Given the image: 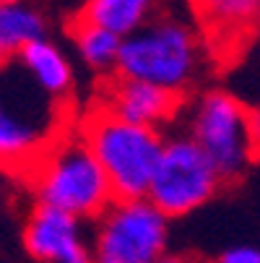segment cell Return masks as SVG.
Segmentation results:
<instances>
[{"label":"cell","instance_id":"cell-2","mask_svg":"<svg viewBox=\"0 0 260 263\" xmlns=\"http://www.w3.org/2000/svg\"><path fill=\"white\" fill-rule=\"evenodd\" d=\"M208 58L198 26L174 11H164L123 40L115 76L151 84L185 99L203 76Z\"/></svg>","mask_w":260,"mask_h":263},{"label":"cell","instance_id":"cell-1","mask_svg":"<svg viewBox=\"0 0 260 263\" xmlns=\"http://www.w3.org/2000/svg\"><path fill=\"white\" fill-rule=\"evenodd\" d=\"M70 123V102L45 94L18 60L0 63V170L29 175Z\"/></svg>","mask_w":260,"mask_h":263},{"label":"cell","instance_id":"cell-4","mask_svg":"<svg viewBox=\"0 0 260 263\" xmlns=\"http://www.w3.org/2000/svg\"><path fill=\"white\" fill-rule=\"evenodd\" d=\"M185 112V136L208 157L221 182H237L260 154L255 109L224 89H208L190 99Z\"/></svg>","mask_w":260,"mask_h":263},{"label":"cell","instance_id":"cell-20","mask_svg":"<svg viewBox=\"0 0 260 263\" xmlns=\"http://www.w3.org/2000/svg\"><path fill=\"white\" fill-rule=\"evenodd\" d=\"M0 263H13V260H8V258H3V255H0Z\"/></svg>","mask_w":260,"mask_h":263},{"label":"cell","instance_id":"cell-19","mask_svg":"<svg viewBox=\"0 0 260 263\" xmlns=\"http://www.w3.org/2000/svg\"><path fill=\"white\" fill-rule=\"evenodd\" d=\"M8 3H16V0H0V6H8Z\"/></svg>","mask_w":260,"mask_h":263},{"label":"cell","instance_id":"cell-13","mask_svg":"<svg viewBox=\"0 0 260 263\" xmlns=\"http://www.w3.org/2000/svg\"><path fill=\"white\" fill-rule=\"evenodd\" d=\"M42 36H47V21L34 6L24 0L0 6V63L18 60V55Z\"/></svg>","mask_w":260,"mask_h":263},{"label":"cell","instance_id":"cell-12","mask_svg":"<svg viewBox=\"0 0 260 263\" xmlns=\"http://www.w3.org/2000/svg\"><path fill=\"white\" fill-rule=\"evenodd\" d=\"M159 13V0H86L78 18L125 40Z\"/></svg>","mask_w":260,"mask_h":263},{"label":"cell","instance_id":"cell-8","mask_svg":"<svg viewBox=\"0 0 260 263\" xmlns=\"http://www.w3.org/2000/svg\"><path fill=\"white\" fill-rule=\"evenodd\" d=\"M21 245L34 263H94L86 224L42 203L29 211L21 230Z\"/></svg>","mask_w":260,"mask_h":263},{"label":"cell","instance_id":"cell-6","mask_svg":"<svg viewBox=\"0 0 260 263\" xmlns=\"http://www.w3.org/2000/svg\"><path fill=\"white\" fill-rule=\"evenodd\" d=\"M89 250L94 263H156L169 253V219L148 201H112L94 221Z\"/></svg>","mask_w":260,"mask_h":263},{"label":"cell","instance_id":"cell-5","mask_svg":"<svg viewBox=\"0 0 260 263\" xmlns=\"http://www.w3.org/2000/svg\"><path fill=\"white\" fill-rule=\"evenodd\" d=\"M78 133L99 162L115 201L146 198L164 146L162 130L125 123L96 104L81 120Z\"/></svg>","mask_w":260,"mask_h":263},{"label":"cell","instance_id":"cell-7","mask_svg":"<svg viewBox=\"0 0 260 263\" xmlns=\"http://www.w3.org/2000/svg\"><path fill=\"white\" fill-rule=\"evenodd\" d=\"M224 187L208 157L185 133L164 136L162 154L146 198L169 221L203 209Z\"/></svg>","mask_w":260,"mask_h":263},{"label":"cell","instance_id":"cell-18","mask_svg":"<svg viewBox=\"0 0 260 263\" xmlns=\"http://www.w3.org/2000/svg\"><path fill=\"white\" fill-rule=\"evenodd\" d=\"M255 42H257V47H260V21H257V31H255Z\"/></svg>","mask_w":260,"mask_h":263},{"label":"cell","instance_id":"cell-14","mask_svg":"<svg viewBox=\"0 0 260 263\" xmlns=\"http://www.w3.org/2000/svg\"><path fill=\"white\" fill-rule=\"evenodd\" d=\"M70 42H73V50H76L78 60L89 70H94V73H115L117 70L123 40L115 36L112 31L76 18L73 29H70Z\"/></svg>","mask_w":260,"mask_h":263},{"label":"cell","instance_id":"cell-17","mask_svg":"<svg viewBox=\"0 0 260 263\" xmlns=\"http://www.w3.org/2000/svg\"><path fill=\"white\" fill-rule=\"evenodd\" d=\"M255 128H257V143H260V109H255Z\"/></svg>","mask_w":260,"mask_h":263},{"label":"cell","instance_id":"cell-9","mask_svg":"<svg viewBox=\"0 0 260 263\" xmlns=\"http://www.w3.org/2000/svg\"><path fill=\"white\" fill-rule=\"evenodd\" d=\"M193 18L216 60H234L252 40L260 21V0H190Z\"/></svg>","mask_w":260,"mask_h":263},{"label":"cell","instance_id":"cell-11","mask_svg":"<svg viewBox=\"0 0 260 263\" xmlns=\"http://www.w3.org/2000/svg\"><path fill=\"white\" fill-rule=\"evenodd\" d=\"M18 63L26 70V76L45 94L70 102L73 86H76V70H73V63L65 55V50L55 40L42 36V40L31 42L18 55Z\"/></svg>","mask_w":260,"mask_h":263},{"label":"cell","instance_id":"cell-3","mask_svg":"<svg viewBox=\"0 0 260 263\" xmlns=\"http://www.w3.org/2000/svg\"><path fill=\"white\" fill-rule=\"evenodd\" d=\"M36 203L94 221L115 201L99 162L81 138L78 128L65 130L26 175Z\"/></svg>","mask_w":260,"mask_h":263},{"label":"cell","instance_id":"cell-15","mask_svg":"<svg viewBox=\"0 0 260 263\" xmlns=\"http://www.w3.org/2000/svg\"><path fill=\"white\" fill-rule=\"evenodd\" d=\"M216 263H260V248L255 245H234L216 258Z\"/></svg>","mask_w":260,"mask_h":263},{"label":"cell","instance_id":"cell-10","mask_svg":"<svg viewBox=\"0 0 260 263\" xmlns=\"http://www.w3.org/2000/svg\"><path fill=\"white\" fill-rule=\"evenodd\" d=\"M99 107L125 123L162 130L164 125L177 120L185 107V99L151 84L112 76L102 91Z\"/></svg>","mask_w":260,"mask_h":263},{"label":"cell","instance_id":"cell-16","mask_svg":"<svg viewBox=\"0 0 260 263\" xmlns=\"http://www.w3.org/2000/svg\"><path fill=\"white\" fill-rule=\"evenodd\" d=\"M156 263H206L203 258H198V255H193V253H164Z\"/></svg>","mask_w":260,"mask_h":263}]
</instances>
